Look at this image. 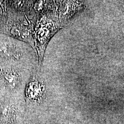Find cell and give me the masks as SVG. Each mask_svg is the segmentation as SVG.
I'll return each mask as SVG.
<instances>
[{"mask_svg": "<svg viewBox=\"0 0 124 124\" xmlns=\"http://www.w3.org/2000/svg\"><path fill=\"white\" fill-rule=\"evenodd\" d=\"M40 16L36 23L34 33V43L40 64L50 40L62 27L56 13L49 12Z\"/></svg>", "mask_w": 124, "mask_h": 124, "instance_id": "cell-1", "label": "cell"}, {"mask_svg": "<svg viewBox=\"0 0 124 124\" xmlns=\"http://www.w3.org/2000/svg\"><path fill=\"white\" fill-rule=\"evenodd\" d=\"M35 29L33 23L27 17H20L12 29V33L14 37L20 40L33 44Z\"/></svg>", "mask_w": 124, "mask_h": 124, "instance_id": "cell-2", "label": "cell"}, {"mask_svg": "<svg viewBox=\"0 0 124 124\" xmlns=\"http://www.w3.org/2000/svg\"><path fill=\"white\" fill-rule=\"evenodd\" d=\"M44 92V86L42 81L37 77H33L27 85V98L31 100H38L43 96Z\"/></svg>", "mask_w": 124, "mask_h": 124, "instance_id": "cell-3", "label": "cell"}, {"mask_svg": "<svg viewBox=\"0 0 124 124\" xmlns=\"http://www.w3.org/2000/svg\"><path fill=\"white\" fill-rule=\"evenodd\" d=\"M0 55L18 60L22 57V51L16 44L10 41L0 42Z\"/></svg>", "mask_w": 124, "mask_h": 124, "instance_id": "cell-4", "label": "cell"}, {"mask_svg": "<svg viewBox=\"0 0 124 124\" xmlns=\"http://www.w3.org/2000/svg\"><path fill=\"white\" fill-rule=\"evenodd\" d=\"M5 79L12 88L16 87L20 83L21 76L17 70L13 68H7L2 70Z\"/></svg>", "mask_w": 124, "mask_h": 124, "instance_id": "cell-5", "label": "cell"}]
</instances>
